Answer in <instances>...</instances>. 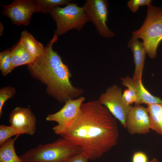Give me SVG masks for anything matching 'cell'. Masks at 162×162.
<instances>
[{"mask_svg": "<svg viewBox=\"0 0 162 162\" xmlns=\"http://www.w3.org/2000/svg\"><path fill=\"white\" fill-rule=\"evenodd\" d=\"M81 149L88 159L96 160L117 143L116 118L98 100L82 103L80 112L60 135Z\"/></svg>", "mask_w": 162, "mask_h": 162, "instance_id": "obj_1", "label": "cell"}, {"mask_svg": "<svg viewBox=\"0 0 162 162\" xmlns=\"http://www.w3.org/2000/svg\"><path fill=\"white\" fill-rule=\"evenodd\" d=\"M58 37L54 35L45 47L44 53L27 65L31 76L46 86L48 94L60 102L74 100L84 92L82 88L73 86L70 78L72 76L68 66L64 63L57 52L52 49Z\"/></svg>", "mask_w": 162, "mask_h": 162, "instance_id": "obj_2", "label": "cell"}, {"mask_svg": "<svg viewBox=\"0 0 162 162\" xmlns=\"http://www.w3.org/2000/svg\"><path fill=\"white\" fill-rule=\"evenodd\" d=\"M82 152L80 147L62 137L52 143L40 144L19 157L22 162H68Z\"/></svg>", "mask_w": 162, "mask_h": 162, "instance_id": "obj_3", "label": "cell"}, {"mask_svg": "<svg viewBox=\"0 0 162 162\" xmlns=\"http://www.w3.org/2000/svg\"><path fill=\"white\" fill-rule=\"evenodd\" d=\"M147 7V15L142 26L132 34L142 40L147 54L153 58L156 56L157 48L162 40V8L152 4Z\"/></svg>", "mask_w": 162, "mask_h": 162, "instance_id": "obj_4", "label": "cell"}, {"mask_svg": "<svg viewBox=\"0 0 162 162\" xmlns=\"http://www.w3.org/2000/svg\"><path fill=\"white\" fill-rule=\"evenodd\" d=\"M49 14L56 22L54 34L57 36L73 29L80 31L89 21L82 7L75 3L69 2L64 8L56 7Z\"/></svg>", "mask_w": 162, "mask_h": 162, "instance_id": "obj_5", "label": "cell"}, {"mask_svg": "<svg viewBox=\"0 0 162 162\" xmlns=\"http://www.w3.org/2000/svg\"><path fill=\"white\" fill-rule=\"evenodd\" d=\"M108 7L106 0H87L82 6L89 21L94 24L99 34L103 37L110 38L114 33L106 24Z\"/></svg>", "mask_w": 162, "mask_h": 162, "instance_id": "obj_6", "label": "cell"}, {"mask_svg": "<svg viewBox=\"0 0 162 162\" xmlns=\"http://www.w3.org/2000/svg\"><path fill=\"white\" fill-rule=\"evenodd\" d=\"M122 91L117 85L112 86L100 95L98 100L125 128L127 116L132 106L124 102Z\"/></svg>", "mask_w": 162, "mask_h": 162, "instance_id": "obj_7", "label": "cell"}, {"mask_svg": "<svg viewBox=\"0 0 162 162\" xmlns=\"http://www.w3.org/2000/svg\"><path fill=\"white\" fill-rule=\"evenodd\" d=\"M85 100L83 96L74 100L69 99L59 111L47 116V121L55 122L58 123L52 128L55 134L60 135L64 133L79 113L81 105Z\"/></svg>", "mask_w": 162, "mask_h": 162, "instance_id": "obj_8", "label": "cell"}, {"mask_svg": "<svg viewBox=\"0 0 162 162\" xmlns=\"http://www.w3.org/2000/svg\"><path fill=\"white\" fill-rule=\"evenodd\" d=\"M2 14L17 26L28 25L35 10L33 0H15L8 5L2 4Z\"/></svg>", "mask_w": 162, "mask_h": 162, "instance_id": "obj_9", "label": "cell"}, {"mask_svg": "<svg viewBox=\"0 0 162 162\" xmlns=\"http://www.w3.org/2000/svg\"><path fill=\"white\" fill-rule=\"evenodd\" d=\"M125 128L132 135L148 133L150 123L147 108L140 105L132 106L127 116Z\"/></svg>", "mask_w": 162, "mask_h": 162, "instance_id": "obj_10", "label": "cell"}, {"mask_svg": "<svg viewBox=\"0 0 162 162\" xmlns=\"http://www.w3.org/2000/svg\"><path fill=\"white\" fill-rule=\"evenodd\" d=\"M9 121L22 134H34L36 130V120L30 109L28 108L17 107L10 115Z\"/></svg>", "mask_w": 162, "mask_h": 162, "instance_id": "obj_11", "label": "cell"}, {"mask_svg": "<svg viewBox=\"0 0 162 162\" xmlns=\"http://www.w3.org/2000/svg\"><path fill=\"white\" fill-rule=\"evenodd\" d=\"M121 84L128 88L134 100L135 105L162 103V100L152 95L145 88L142 80H134L127 76L121 78Z\"/></svg>", "mask_w": 162, "mask_h": 162, "instance_id": "obj_12", "label": "cell"}, {"mask_svg": "<svg viewBox=\"0 0 162 162\" xmlns=\"http://www.w3.org/2000/svg\"><path fill=\"white\" fill-rule=\"evenodd\" d=\"M128 46L132 52L135 64V69L132 79L142 80V72L144 67L145 55L146 53L144 43L132 36L128 44Z\"/></svg>", "mask_w": 162, "mask_h": 162, "instance_id": "obj_13", "label": "cell"}, {"mask_svg": "<svg viewBox=\"0 0 162 162\" xmlns=\"http://www.w3.org/2000/svg\"><path fill=\"white\" fill-rule=\"evenodd\" d=\"M13 69L23 65H29L35 58L32 56L19 41L10 49Z\"/></svg>", "mask_w": 162, "mask_h": 162, "instance_id": "obj_14", "label": "cell"}, {"mask_svg": "<svg viewBox=\"0 0 162 162\" xmlns=\"http://www.w3.org/2000/svg\"><path fill=\"white\" fill-rule=\"evenodd\" d=\"M19 41L30 54L35 58L41 55L45 51V47L26 30L21 33Z\"/></svg>", "mask_w": 162, "mask_h": 162, "instance_id": "obj_15", "label": "cell"}, {"mask_svg": "<svg viewBox=\"0 0 162 162\" xmlns=\"http://www.w3.org/2000/svg\"><path fill=\"white\" fill-rule=\"evenodd\" d=\"M19 136L10 138L0 146V162H22L14 147V142Z\"/></svg>", "mask_w": 162, "mask_h": 162, "instance_id": "obj_16", "label": "cell"}, {"mask_svg": "<svg viewBox=\"0 0 162 162\" xmlns=\"http://www.w3.org/2000/svg\"><path fill=\"white\" fill-rule=\"evenodd\" d=\"M150 120V129L162 135V126L160 116L162 110V103L147 105Z\"/></svg>", "mask_w": 162, "mask_h": 162, "instance_id": "obj_17", "label": "cell"}, {"mask_svg": "<svg viewBox=\"0 0 162 162\" xmlns=\"http://www.w3.org/2000/svg\"><path fill=\"white\" fill-rule=\"evenodd\" d=\"M35 12L49 13L55 7L67 5L70 0H33Z\"/></svg>", "mask_w": 162, "mask_h": 162, "instance_id": "obj_18", "label": "cell"}, {"mask_svg": "<svg viewBox=\"0 0 162 162\" xmlns=\"http://www.w3.org/2000/svg\"><path fill=\"white\" fill-rule=\"evenodd\" d=\"M0 70L4 76L7 75L13 70L10 49L0 53Z\"/></svg>", "mask_w": 162, "mask_h": 162, "instance_id": "obj_19", "label": "cell"}, {"mask_svg": "<svg viewBox=\"0 0 162 162\" xmlns=\"http://www.w3.org/2000/svg\"><path fill=\"white\" fill-rule=\"evenodd\" d=\"M21 133L13 126L0 125V146L14 136H20Z\"/></svg>", "mask_w": 162, "mask_h": 162, "instance_id": "obj_20", "label": "cell"}, {"mask_svg": "<svg viewBox=\"0 0 162 162\" xmlns=\"http://www.w3.org/2000/svg\"><path fill=\"white\" fill-rule=\"evenodd\" d=\"M16 93V88L12 86H5L0 89V117L2 114V109L5 102L13 98Z\"/></svg>", "mask_w": 162, "mask_h": 162, "instance_id": "obj_21", "label": "cell"}, {"mask_svg": "<svg viewBox=\"0 0 162 162\" xmlns=\"http://www.w3.org/2000/svg\"><path fill=\"white\" fill-rule=\"evenodd\" d=\"M151 0H130L128 2L127 5L130 10L134 13L136 12L140 7L151 4Z\"/></svg>", "mask_w": 162, "mask_h": 162, "instance_id": "obj_22", "label": "cell"}, {"mask_svg": "<svg viewBox=\"0 0 162 162\" xmlns=\"http://www.w3.org/2000/svg\"><path fill=\"white\" fill-rule=\"evenodd\" d=\"M146 154L143 152L138 151L134 152L132 158V162H148Z\"/></svg>", "mask_w": 162, "mask_h": 162, "instance_id": "obj_23", "label": "cell"}, {"mask_svg": "<svg viewBox=\"0 0 162 162\" xmlns=\"http://www.w3.org/2000/svg\"><path fill=\"white\" fill-rule=\"evenodd\" d=\"M123 100L124 102L127 105H131L134 103V100L128 88L124 90L122 93Z\"/></svg>", "mask_w": 162, "mask_h": 162, "instance_id": "obj_24", "label": "cell"}, {"mask_svg": "<svg viewBox=\"0 0 162 162\" xmlns=\"http://www.w3.org/2000/svg\"><path fill=\"white\" fill-rule=\"evenodd\" d=\"M88 158L82 152L71 158L68 162H88Z\"/></svg>", "mask_w": 162, "mask_h": 162, "instance_id": "obj_25", "label": "cell"}, {"mask_svg": "<svg viewBox=\"0 0 162 162\" xmlns=\"http://www.w3.org/2000/svg\"><path fill=\"white\" fill-rule=\"evenodd\" d=\"M4 26L1 21L0 22V36H1L3 33Z\"/></svg>", "mask_w": 162, "mask_h": 162, "instance_id": "obj_26", "label": "cell"}, {"mask_svg": "<svg viewBox=\"0 0 162 162\" xmlns=\"http://www.w3.org/2000/svg\"><path fill=\"white\" fill-rule=\"evenodd\" d=\"M148 162H159L158 160L155 158H153L151 160L149 161Z\"/></svg>", "mask_w": 162, "mask_h": 162, "instance_id": "obj_27", "label": "cell"}, {"mask_svg": "<svg viewBox=\"0 0 162 162\" xmlns=\"http://www.w3.org/2000/svg\"><path fill=\"white\" fill-rule=\"evenodd\" d=\"M160 122H161V125L162 126V110L160 113Z\"/></svg>", "mask_w": 162, "mask_h": 162, "instance_id": "obj_28", "label": "cell"}]
</instances>
